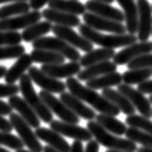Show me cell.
Returning a JSON list of instances; mask_svg holds the SVG:
<instances>
[{
	"instance_id": "45",
	"label": "cell",
	"mask_w": 152,
	"mask_h": 152,
	"mask_svg": "<svg viewBox=\"0 0 152 152\" xmlns=\"http://www.w3.org/2000/svg\"><path fill=\"white\" fill-rule=\"evenodd\" d=\"M85 152H99V143L95 140H91L87 143Z\"/></svg>"
},
{
	"instance_id": "15",
	"label": "cell",
	"mask_w": 152,
	"mask_h": 152,
	"mask_svg": "<svg viewBox=\"0 0 152 152\" xmlns=\"http://www.w3.org/2000/svg\"><path fill=\"white\" fill-rule=\"evenodd\" d=\"M152 53V42H140L126 46L114 56V63L118 66L126 65L139 56Z\"/></svg>"
},
{
	"instance_id": "57",
	"label": "cell",
	"mask_w": 152,
	"mask_h": 152,
	"mask_svg": "<svg viewBox=\"0 0 152 152\" xmlns=\"http://www.w3.org/2000/svg\"><path fill=\"white\" fill-rule=\"evenodd\" d=\"M151 8H152V7H151Z\"/></svg>"
},
{
	"instance_id": "55",
	"label": "cell",
	"mask_w": 152,
	"mask_h": 152,
	"mask_svg": "<svg viewBox=\"0 0 152 152\" xmlns=\"http://www.w3.org/2000/svg\"><path fill=\"white\" fill-rule=\"evenodd\" d=\"M149 101H150V103L152 104V94H151V96L149 97Z\"/></svg>"
},
{
	"instance_id": "30",
	"label": "cell",
	"mask_w": 152,
	"mask_h": 152,
	"mask_svg": "<svg viewBox=\"0 0 152 152\" xmlns=\"http://www.w3.org/2000/svg\"><path fill=\"white\" fill-rule=\"evenodd\" d=\"M31 58L33 62L42 65H55L65 63L66 58L62 54L46 49H33L31 51Z\"/></svg>"
},
{
	"instance_id": "28",
	"label": "cell",
	"mask_w": 152,
	"mask_h": 152,
	"mask_svg": "<svg viewBox=\"0 0 152 152\" xmlns=\"http://www.w3.org/2000/svg\"><path fill=\"white\" fill-rule=\"evenodd\" d=\"M50 9L65 12L67 14L80 15L86 13V6L78 0H51L48 3Z\"/></svg>"
},
{
	"instance_id": "50",
	"label": "cell",
	"mask_w": 152,
	"mask_h": 152,
	"mask_svg": "<svg viewBox=\"0 0 152 152\" xmlns=\"http://www.w3.org/2000/svg\"><path fill=\"white\" fill-rule=\"evenodd\" d=\"M21 1H30V0H0V4L7 3V2H21Z\"/></svg>"
},
{
	"instance_id": "41",
	"label": "cell",
	"mask_w": 152,
	"mask_h": 152,
	"mask_svg": "<svg viewBox=\"0 0 152 152\" xmlns=\"http://www.w3.org/2000/svg\"><path fill=\"white\" fill-rule=\"evenodd\" d=\"M138 90L142 94H152V80H146L138 85Z\"/></svg>"
},
{
	"instance_id": "11",
	"label": "cell",
	"mask_w": 152,
	"mask_h": 152,
	"mask_svg": "<svg viewBox=\"0 0 152 152\" xmlns=\"http://www.w3.org/2000/svg\"><path fill=\"white\" fill-rule=\"evenodd\" d=\"M49 124L52 130L67 138L73 139L75 141L90 142L94 137L88 128L79 126L75 123L65 122L62 121H52Z\"/></svg>"
},
{
	"instance_id": "7",
	"label": "cell",
	"mask_w": 152,
	"mask_h": 152,
	"mask_svg": "<svg viewBox=\"0 0 152 152\" xmlns=\"http://www.w3.org/2000/svg\"><path fill=\"white\" fill-rule=\"evenodd\" d=\"M39 96L45 103V105L49 108V110L57 115L62 121L75 123V124L79 123L80 119L78 115H75L61 99H58L51 93L43 90L39 91Z\"/></svg>"
},
{
	"instance_id": "3",
	"label": "cell",
	"mask_w": 152,
	"mask_h": 152,
	"mask_svg": "<svg viewBox=\"0 0 152 152\" xmlns=\"http://www.w3.org/2000/svg\"><path fill=\"white\" fill-rule=\"evenodd\" d=\"M87 128L93 134L95 138V141H97L99 145L109 149L128 152H135L138 149L136 142L128 139H122L118 137L117 135L109 133V131L103 128L97 121H89V122L87 123Z\"/></svg>"
},
{
	"instance_id": "4",
	"label": "cell",
	"mask_w": 152,
	"mask_h": 152,
	"mask_svg": "<svg viewBox=\"0 0 152 152\" xmlns=\"http://www.w3.org/2000/svg\"><path fill=\"white\" fill-rule=\"evenodd\" d=\"M19 89H20L22 96L25 99V101L33 108L38 117L43 122L50 123L53 121L52 112L42 101L39 94H37L35 88L33 87V81L28 74L22 75L21 78L19 79Z\"/></svg>"
},
{
	"instance_id": "9",
	"label": "cell",
	"mask_w": 152,
	"mask_h": 152,
	"mask_svg": "<svg viewBox=\"0 0 152 152\" xmlns=\"http://www.w3.org/2000/svg\"><path fill=\"white\" fill-rule=\"evenodd\" d=\"M52 32L53 34L60 39H64L70 45H72L75 48H78L84 52H90L94 50L93 42L88 41L86 38H84L81 34H77L72 29V27L69 26H62L55 24L52 27Z\"/></svg>"
},
{
	"instance_id": "14",
	"label": "cell",
	"mask_w": 152,
	"mask_h": 152,
	"mask_svg": "<svg viewBox=\"0 0 152 152\" xmlns=\"http://www.w3.org/2000/svg\"><path fill=\"white\" fill-rule=\"evenodd\" d=\"M139 26L138 39L140 42H147L152 32V8L147 0H138Z\"/></svg>"
},
{
	"instance_id": "19",
	"label": "cell",
	"mask_w": 152,
	"mask_h": 152,
	"mask_svg": "<svg viewBox=\"0 0 152 152\" xmlns=\"http://www.w3.org/2000/svg\"><path fill=\"white\" fill-rule=\"evenodd\" d=\"M35 134L37 135V137L46 142L47 145L53 147L56 150L60 152H69L70 151V145L65 139L62 137L61 134H59L58 132L52 130L51 128H45L41 127L36 128Z\"/></svg>"
},
{
	"instance_id": "43",
	"label": "cell",
	"mask_w": 152,
	"mask_h": 152,
	"mask_svg": "<svg viewBox=\"0 0 152 152\" xmlns=\"http://www.w3.org/2000/svg\"><path fill=\"white\" fill-rule=\"evenodd\" d=\"M51 0H30V7L31 9H33L35 11H39V9L45 5V4L49 3Z\"/></svg>"
},
{
	"instance_id": "33",
	"label": "cell",
	"mask_w": 152,
	"mask_h": 152,
	"mask_svg": "<svg viewBox=\"0 0 152 152\" xmlns=\"http://www.w3.org/2000/svg\"><path fill=\"white\" fill-rule=\"evenodd\" d=\"M30 4L25 1L13 2L9 5L0 7V19L9 18L14 17V15L26 14L30 11Z\"/></svg>"
},
{
	"instance_id": "47",
	"label": "cell",
	"mask_w": 152,
	"mask_h": 152,
	"mask_svg": "<svg viewBox=\"0 0 152 152\" xmlns=\"http://www.w3.org/2000/svg\"><path fill=\"white\" fill-rule=\"evenodd\" d=\"M42 152H60V151L56 150L55 148H53V147H51L50 145H47L46 146L43 147V151Z\"/></svg>"
},
{
	"instance_id": "37",
	"label": "cell",
	"mask_w": 152,
	"mask_h": 152,
	"mask_svg": "<svg viewBox=\"0 0 152 152\" xmlns=\"http://www.w3.org/2000/svg\"><path fill=\"white\" fill-rule=\"evenodd\" d=\"M25 53V47L20 45L0 46V61L1 60L18 59Z\"/></svg>"
},
{
	"instance_id": "10",
	"label": "cell",
	"mask_w": 152,
	"mask_h": 152,
	"mask_svg": "<svg viewBox=\"0 0 152 152\" xmlns=\"http://www.w3.org/2000/svg\"><path fill=\"white\" fill-rule=\"evenodd\" d=\"M118 91L129 99L133 106L137 109L142 117L150 118H152V107L149 99L145 96V94L139 90H136L127 84H119Z\"/></svg>"
},
{
	"instance_id": "18",
	"label": "cell",
	"mask_w": 152,
	"mask_h": 152,
	"mask_svg": "<svg viewBox=\"0 0 152 152\" xmlns=\"http://www.w3.org/2000/svg\"><path fill=\"white\" fill-rule=\"evenodd\" d=\"M41 69L51 77L69 78L78 74L81 71V65L78 62H70L67 64H55V65H42Z\"/></svg>"
},
{
	"instance_id": "6",
	"label": "cell",
	"mask_w": 152,
	"mask_h": 152,
	"mask_svg": "<svg viewBox=\"0 0 152 152\" xmlns=\"http://www.w3.org/2000/svg\"><path fill=\"white\" fill-rule=\"evenodd\" d=\"M10 122L13 125V128L17 131L19 138L28 147V149L32 152H42L43 146L39 142V138L35 132L32 130V127L17 113L10 114Z\"/></svg>"
},
{
	"instance_id": "25",
	"label": "cell",
	"mask_w": 152,
	"mask_h": 152,
	"mask_svg": "<svg viewBox=\"0 0 152 152\" xmlns=\"http://www.w3.org/2000/svg\"><path fill=\"white\" fill-rule=\"evenodd\" d=\"M102 95L110 102L113 103L114 105L117 106L123 114L127 115L135 114L136 108L133 106V104L129 101V99L124 94L119 93L118 91L108 88V89H104L102 91Z\"/></svg>"
},
{
	"instance_id": "35",
	"label": "cell",
	"mask_w": 152,
	"mask_h": 152,
	"mask_svg": "<svg viewBox=\"0 0 152 152\" xmlns=\"http://www.w3.org/2000/svg\"><path fill=\"white\" fill-rule=\"evenodd\" d=\"M126 124L132 127L139 128L142 129L147 134L152 136V121L149 118L142 117V115H128L125 119Z\"/></svg>"
},
{
	"instance_id": "56",
	"label": "cell",
	"mask_w": 152,
	"mask_h": 152,
	"mask_svg": "<svg viewBox=\"0 0 152 152\" xmlns=\"http://www.w3.org/2000/svg\"><path fill=\"white\" fill-rule=\"evenodd\" d=\"M151 35H152V32H151Z\"/></svg>"
},
{
	"instance_id": "17",
	"label": "cell",
	"mask_w": 152,
	"mask_h": 152,
	"mask_svg": "<svg viewBox=\"0 0 152 152\" xmlns=\"http://www.w3.org/2000/svg\"><path fill=\"white\" fill-rule=\"evenodd\" d=\"M85 6H86V9L89 11L90 13L97 15L99 17L109 18L118 22H123L125 20L124 14L121 13V10L109 5V3L89 0V1L85 4Z\"/></svg>"
},
{
	"instance_id": "26",
	"label": "cell",
	"mask_w": 152,
	"mask_h": 152,
	"mask_svg": "<svg viewBox=\"0 0 152 152\" xmlns=\"http://www.w3.org/2000/svg\"><path fill=\"white\" fill-rule=\"evenodd\" d=\"M86 82L88 88H91L93 90H104L114 86H118L119 84H121L122 75L117 72V71H114V72L104 74L91 80H88Z\"/></svg>"
},
{
	"instance_id": "46",
	"label": "cell",
	"mask_w": 152,
	"mask_h": 152,
	"mask_svg": "<svg viewBox=\"0 0 152 152\" xmlns=\"http://www.w3.org/2000/svg\"><path fill=\"white\" fill-rule=\"evenodd\" d=\"M69 152H85L82 142L74 141L72 142V145H70V151Z\"/></svg>"
},
{
	"instance_id": "2",
	"label": "cell",
	"mask_w": 152,
	"mask_h": 152,
	"mask_svg": "<svg viewBox=\"0 0 152 152\" xmlns=\"http://www.w3.org/2000/svg\"><path fill=\"white\" fill-rule=\"evenodd\" d=\"M79 33L91 42L100 45L104 48H119L126 47L137 42L138 37L133 34H112L103 35L97 30L93 29L87 24H80Z\"/></svg>"
},
{
	"instance_id": "8",
	"label": "cell",
	"mask_w": 152,
	"mask_h": 152,
	"mask_svg": "<svg viewBox=\"0 0 152 152\" xmlns=\"http://www.w3.org/2000/svg\"><path fill=\"white\" fill-rule=\"evenodd\" d=\"M28 75L36 85L48 93L62 94L66 89V83L47 75L37 66H31L28 69Z\"/></svg>"
},
{
	"instance_id": "31",
	"label": "cell",
	"mask_w": 152,
	"mask_h": 152,
	"mask_svg": "<svg viewBox=\"0 0 152 152\" xmlns=\"http://www.w3.org/2000/svg\"><path fill=\"white\" fill-rule=\"evenodd\" d=\"M96 121L107 131L117 136L124 135L127 127L123 122L115 118L114 115L99 114L96 115Z\"/></svg>"
},
{
	"instance_id": "27",
	"label": "cell",
	"mask_w": 152,
	"mask_h": 152,
	"mask_svg": "<svg viewBox=\"0 0 152 152\" xmlns=\"http://www.w3.org/2000/svg\"><path fill=\"white\" fill-rule=\"evenodd\" d=\"M115 54V49L104 48V47H102V48H98L88 52L83 57H81L79 63L81 66L88 67L91 65H94V64L109 61V60L114 58Z\"/></svg>"
},
{
	"instance_id": "51",
	"label": "cell",
	"mask_w": 152,
	"mask_h": 152,
	"mask_svg": "<svg viewBox=\"0 0 152 152\" xmlns=\"http://www.w3.org/2000/svg\"><path fill=\"white\" fill-rule=\"evenodd\" d=\"M93 1H99V2H105V3H113L115 0H93Z\"/></svg>"
},
{
	"instance_id": "12",
	"label": "cell",
	"mask_w": 152,
	"mask_h": 152,
	"mask_svg": "<svg viewBox=\"0 0 152 152\" xmlns=\"http://www.w3.org/2000/svg\"><path fill=\"white\" fill-rule=\"evenodd\" d=\"M83 20L85 24L97 31H106L112 34H125L126 26L122 22H118L112 19L99 17L93 13H85L83 15Z\"/></svg>"
},
{
	"instance_id": "38",
	"label": "cell",
	"mask_w": 152,
	"mask_h": 152,
	"mask_svg": "<svg viewBox=\"0 0 152 152\" xmlns=\"http://www.w3.org/2000/svg\"><path fill=\"white\" fill-rule=\"evenodd\" d=\"M21 41V34L18 31H0V46L19 45Z\"/></svg>"
},
{
	"instance_id": "54",
	"label": "cell",
	"mask_w": 152,
	"mask_h": 152,
	"mask_svg": "<svg viewBox=\"0 0 152 152\" xmlns=\"http://www.w3.org/2000/svg\"><path fill=\"white\" fill-rule=\"evenodd\" d=\"M0 152H11V151L7 150V149H5V148H2V147H0Z\"/></svg>"
},
{
	"instance_id": "42",
	"label": "cell",
	"mask_w": 152,
	"mask_h": 152,
	"mask_svg": "<svg viewBox=\"0 0 152 152\" xmlns=\"http://www.w3.org/2000/svg\"><path fill=\"white\" fill-rule=\"evenodd\" d=\"M13 129V125H12L9 119L3 118V115H0V131L11 132Z\"/></svg>"
},
{
	"instance_id": "1",
	"label": "cell",
	"mask_w": 152,
	"mask_h": 152,
	"mask_svg": "<svg viewBox=\"0 0 152 152\" xmlns=\"http://www.w3.org/2000/svg\"><path fill=\"white\" fill-rule=\"evenodd\" d=\"M66 89H69L70 94H72L76 97L81 99L83 102L90 104L91 107L94 108L100 114L115 117L121 113V110L117 106L110 102L103 95H100L98 93H96L95 90L88 88L87 86H83L79 82V80L73 77H69L66 79Z\"/></svg>"
},
{
	"instance_id": "48",
	"label": "cell",
	"mask_w": 152,
	"mask_h": 152,
	"mask_svg": "<svg viewBox=\"0 0 152 152\" xmlns=\"http://www.w3.org/2000/svg\"><path fill=\"white\" fill-rule=\"evenodd\" d=\"M137 152H152V147H140V148L137 149Z\"/></svg>"
},
{
	"instance_id": "36",
	"label": "cell",
	"mask_w": 152,
	"mask_h": 152,
	"mask_svg": "<svg viewBox=\"0 0 152 152\" xmlns=\"http://www.w3.org/2000/svg\"><path fill=\"white\" fill-rule=\"evenodd\" d=\"M0 145H5L14 150L22 149L23 146H24V143H23L20 138L13 135L11 132L4 131H0Z\"/></svg>"
},
{
	"instance_id": "52",
	"label": "cell",
	"mask_w": 152,
	"mask_h": 152,
	"mask_svg": "<svg viewBox=\"0 0 152 152\" xmlns=\"http://www.w3.org/2000/svg\"><path fill=\"white\" fill-rule=\"evenodd\" d=\"M106 152H128V151H119V150H114V149H109Z\"/></svg>"
},
{
	"instance_id": "20",
	"label": "cell",
	"mask_w": 152,
	"mask_h": 152,
	"mask_svg": "<svg viewBox=\"0 0 152 152\" xmlns=\"http://www.w3.org/2000/svg\"><path fill=\"white\" fill-rule=\"evenodd\" d=\"M60 99H61L75 115H77L79 118L88 119V121H94V119L96 118L95 112L93 109H91L90 107L86 106L81 99L76 97L72 94L64 91V93H62L61 95H60Z\"/></svg>"
},
{
	"instance_id": "5",
	"label": "cell",
	"mask_w": 152,
	"mask_h": 152,
	"mask_svg": "<svg viewBox=\"0 0 152 152\" xmlns=\"http://www.w3.org/2000/svg\"><path fill=\"white\" fill-rule=\"evenodd\" d=\"M32 46L35 49H46L57 52L71 62H78L81 59V55L75 47L58 37H42L34 41Z\"/></svg>"
},
{
	"instance_id": "34",
	"label": "cell",
	"mask_w": 152,
	"mask_h": 152,
	"mask_svg": "<svg viewBox=\"0 0 152 152\" xmlns=\"http://www.w3.org/2000/svg\"><path fill=\"white\" fill-rule=\"evenodd\" d=\"M124 135L128 140L136 143H140L145 147H152V136L142 129L129 126Z\"/></svg>"
},
{
	"instance_id": "39",
	"label": "cell",
	"mask_w": 152,
	"mask_h": 152,
	"mask_svg": "<svg viewBox=\"0 0 152 152\" xmlns=\"http://www.w3.org/2000/svg\"><path fill=\"white\" fill-rule=\"evenodd\" d=\"M129 69H152V53H147L139 56L127 64Z\"/></svg>"
},
{
	"instance_id": "29",
	"label": "cell",
	"mask_w": 152,
	"mask_h": 152,
	"mask_svg": "<svg viewBox=\"0 0 152 152\" xmlns=\"http://www.w3.org/2000/svg\"><path fill=\"white\" fill-rule=\"evenodd\" d=\"M52 27H53L52 23L47 20L41 22L39 21L23 30L21 34L22 41H24L25 42H33L36 39L42 38V36L52 31Z\"/></svg>"
},
{
	"instance_id": "24",
	"label": "cell",
	"mask_w": 152,
	"mask_h": 152,
	"mask_svg": "<svg viewBox=\"0 0 152 152\" xmlns=\"http://www.w3.org/2000/svg\"><path fill=\"white\" fill-rule=\"evenodd\" d=\"M32 64H33V60H32L30 54L24 53L18 58V61L9 69H7V72L4 76L6 83L15 84L18 80L21 78L22 75H24L26 70L30 69Z\"/></svg>"
},
{
	"instance_id": "49",
	"label": "cell",
	"mask_w": 152,
	"mask_h": 152,
	"mask_svg": "<svg viewBox=\"0 0 152 152\" xmlns=\"http://www.w3.org/2000/svg\"><path fill=\"white\" fill-rule=\"evenodd\" d=\"M6 72H7V67L5 66H0V78L4 77Z\"/></svg>"
},
{
	"instance_id": "22",
	"label": "cell",
	"mask_w": 152,
	"mask_h": 152,
	"mask_svg": "<svg viewBox=\"0 0 152 152\" xmlns=\"http://www.w3.org/2000/svg\"><path fill=\"white\" fill-rule=\"evenodd\" d=\"M121 6L126 21V30L129 34H137L139 26V10L134 0H115Z\"/></svg>"
},
{
	"instance_id": "13",
	"label": "cell",
	"mask_w": 152,
	"mask_h": 152,
	"mask_svg": "<svg viewBox=\"0 0 152 152\" xmlns=\"http://www.w3.org/2000/svg\"><path fill=\"white\" fill-rule=\"evenodd\" d=\"M42 15L39 11L28 12L26 14L19 15L15 18L0 19V31H18L26 29L29 26L39 22Z\"/></svg>"
},
{
	"instance_id": "53",
	"label": "cell",
	"mask_w": 152,
	"mask_h": 152,
	"mask_svg": "<svg viewBox=\"0 0 152 152\" xmlns=\"http://www.w3.org/2000/svg\"><path fill=\"white\" fill-rule=\"evenodd\" d=\"M15 152H32V151H30V150H25V149H19V150H17Z\"/></svg>"
},
{
	"instance_id": "21",
	"label": "cell",
	"mask_w": 152,
	"mask_h": 152,
	"mask_svg": "<svg viewBox=\"0 0 152 152\" xmlns=\"http://www.w3.org/2000/svg\"><path fill=\"white\" fill-rule=\"evenodd\" d=\"M42 17L47 21L51 23H55L57 25L69 26V27H77L81 24V20L78 18V15L67 14L65 12H61L54 9H45L42 11Z\"/></svg>"
},
{
	"instance_id": "44",
	"label": "cell",
	"mask_w": 152,
	"mask_h": 152,
	"mask_svg": "<svg viewBox=\"0 0 152 152\" xmlns=\"http://www.w3.org/2000/svg\"><path fill=\"white\" fill-rule=\"evenodd\" d=\"M12 113L13 108L10 106V104L0 100V115H10Z\"/></svg>"
},
{
	"instance_id": "16",
	"label": "cell",
	"mask_w": 152,
	"mask_h": 152,
	"mask_svg": "<svg viewBox=\"0 0 152 152\" xmlns=\"http://www.w3.org/2000/svg\"><path fill=\"white\" fill-rule=\"evenodd\" d=\"M8 103L13 108V110H15L18 115L24 119V121L33 128H39L41 126V118L38 117L36 112L33 110L29 104H28L24 98H21L18 95H14V96L9 97Z\"/></svg>"
},
{
	"instance_id": "40",
	"label": "cell",
	"mask_w": 152,
	"mask_h": 152,
	"mask_svg": "<svg viewBox=\"0 0 152 152\" xmlns=\"http://www.w3.org/2000/svg\"><path fill=\"white\" fill-rule=\"evenodd\" d=\"M20 89L15 84H1L0 83V98L2 97H12L17 95Z\"/></svg>"
},
{
	"instance_id": "32",
	"label": "cell",
	"mask_w": 152,
	"mask_h": 152,
	"mask_svg": "<svg viewBox=\"0 0 152 152\" xmlns=\"http://www.w3.org/2000/svg\"><path fill=\"white\" fill-rule=\"evenodd\" d=\"M152 76V69H128L122 74V81L127 85H139Z\"/></svg>"
},
{
	"instance_id": "23",
	"label": "cell",
	"mask_w": 152,
	"mask_h": 152,
	"mask_svg": "<svg viewBox=\"0 0 152 152\" xmlns=\"http://www.w3.org/2000/svg\"><path fill=\"white\" fill-rule=\"evenodd\" d=\"M117 69H118L117 64L110 61L94 64V65H91L86 67L85 69L80 71L77 74L78 80H80V81H88V80L98 77V76L117 71Z\"/></svg>"
}]
</instances>
